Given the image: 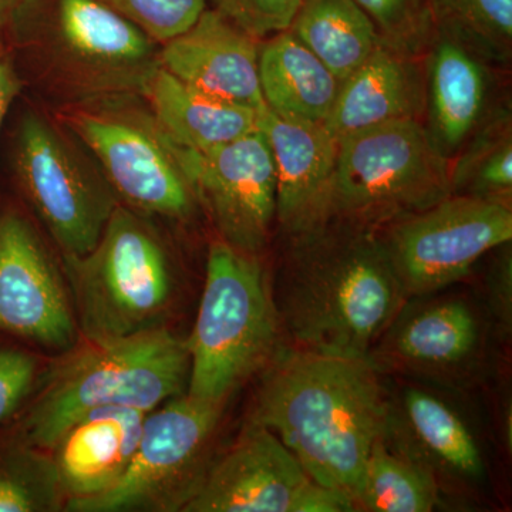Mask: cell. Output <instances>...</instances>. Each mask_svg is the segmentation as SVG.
I'll return each instance as SVG.
<instances>
[{
  "label": "cell",
  "mask_w": 512,
  "mask_h": 512,
  "mask_svg": "<svg viewBox=\"0 0 512 512\" xmlns=\"http://www.w3.org/2000/svg\"><path fill=\"white\" fill-rule=\"evenodd\" d=\"M288 237L271 285L282 332L296 348L369 359L409 299L380 228L328 217Z\"/></svg>",
  "instance_id": "cell-1"
},
{
  "label": "cell",
  "mask_w": 512,
  "mask_h": 512,
  "mask_svg": "<svg viewBox=\"0 0 512 512\" xmlns=\"http://www.w3.org/2000/svg\"><path fill=\"white\" fill-rule=\"evenodd\" d=\"M380 375L369 359L282 346L262 373L251 423L271 430L313 481L356 503L386 433L389 394Z\"/></svg>",
  "instance_id": "cell-2"
},
{
  "label": "cell",
  "mask_w": 512,
  "mask_h": 512,
  "mask_svg": "<svg viewBox=\"0 0 512 512\" xmlns=\"http://www.w3.org/2000/svg\"><path fill=\"white\" fill-rule=\"evenodd\" d=\"M84 342L67 350L42 377L13 427L22 443L49 451L70 424L92 410L130 407L150 413L187 390V343L165 326Z\"/></svg>",
  "instance_id": "cell-3"
},
{
  "label": "cell",
  "mask_w": 512,
  "mask_h": 512,
  "mask_svg": "<svg viewBox=\"0 0 512 512\" xmlns=\"http://www.w3.org/2000/svg\"><path fill=\"white\" fill-rule=\"evenodd\" d=\"M284 336L271 284L255 254L218 239L208 251L204 291L190 339L185 393L224 404L271 362Z\"/></svg>",
  "instance_id": "cell-4"
},
{
  "label": "cell",
  "mask_w": 512,
  "mask_h": 512,
  "mask_svg": "<svg viewBox=\"0 0 512 512\" xmlns=\"http://www.w3.org/2000/svg\"><path fill=\"white\" fill-rule=\"evenodd\" d=\"M79 332L86 340L164 328L173 308L170 256L140 212L117 204L96 247L63 256Z\"/></svg>",
  "instance_id": "cell-5"
},
{
  "label": "cell",
  "mask_w": 512,
  "mask_h": 512,
  "mask_svg": "<svg viewBox=\"0 0 512 512\" xmlns=\"http://www.w3.org/2000/svg\"><path fill=\"white\" fill-rule=\"evenodd\" d=\"M450 171L421 120L352 134L338 141L325 218L383 228L450 197Z\"/></svg>",
  "instance_id": "cell-6"
},
{
  "label": "cell",
  "mask_w": 512,
  "mask_h": 512,
  "mask_svg": "<svg viewBox=\"0 0 512 512\" xmlns=\"http://www.w3.org/2000/svg\"><path fill=\"white\" fill-rule=\"evenodd\" d=\"M222 406L180 394L144 420L126 473L104 493L70 498L73 512L183 511L211 466V444Z\"/></svg>",
  "instance_id": "cell-7"
},
{
  "label": "cell",
  "mask_w": 512,
  "mask_h": 512,
  "mask_svg": "<svg viewBox=\"0 0 512 512\" xmlns=\"http://www.w3.org/2000/svg\"><path fill=\"white\" fill-rule=\"evenodd\" d=\"M15 170L26 201L62 255L92 251L119 204L101 171L86 164L49 120L33 113L19 126Z\"/></svg>",
  "instance_id": "cell-8"
},
{
  "label": "cell",
  "mask_w": 512,
  "mask_h": 512,
  "mask_svg": "<svg viewBox=\"0 0 512 512\" xmlns=\"http://www.w3.org/2000/svg\"><path fill=\"white\" fill-rule=\"evenodd\" d=\"M407 298L456 284L488 252L512 239L511 205L451 194L380 228Z\"/></svg>",
  "instance_id": "cell-9"
},
{
  "label": "cell",
  "mask_w": 512,
  "mask_h": 512,
  "mask_svg": "<svg viewBox=\"0 0 512 512\" xmlns=\"http://www.w3.org/2000/svg\"><path fill=\"white\" fill-rule=\"evenodd\" d=\"M69 123L99 161L117 201L143 214L190 217L194 190L153 117L83 110Z\"/></svg>",
  "instance_id": "cell-10"
},
{
  "label": "cell",
  "mask_w": 512,
  "mask_h": 512,
  "mask_svg": "<svg viewBox=\"0 0 512 512\" xmlns=\"http://www.w3.org/2000/svg\"><path fill=\"white\" fill-rule=\"evenodd\" d=\"M47 46L83 93H146L160 49L143 30L99 0H46Z\"/></svg>",
  "instance_id": "cell-11"
},
{
  "label": "cell",
  "mask_w": 512,
  "mask_h": 512,
  "mask_svg": "<svg viewBox=\"0 0 512 512\" xmlns=\"http://www.w3.org/2000/svg\"><path fill=\"white\" fill-rule=\"evenodd\" d=\"M167 140L195 197L210 210L220 239L248 254L262 251L276 220L275 167L264 134L256 128L207 151Z\"/></svg>",
  "instance_id": "cell-12"
},
{
  "label": "cell",
  "mask_w": 512,
  "mask_h": 512,
  "mask_svg": "<svg viewBox=\"0 0 512 512\" xmlns=\"http://www.w3.org/2000/svg\"><path fill=\"white\" fill-rule=\"evenodd\" d=\"M487 330L483 315L457 295L407 299L369 353L383 372L461 384L473 379L484 359Z\"/></svg>",
  "instance_id": "cell-13"
},
{
  "label": "cell",
  "mask_w": 512,
  "mask_h": 512,
  "mask_svg": "<svg viewBox=\"0 0 512 512\" xmlns=\"http://www.w3.org/2000/svg\"><path fill=\"white\" fill-rule=\"evenodd\" d=\"M0 335L67 352L79 336L73 303L35 227L0 212Z\"/></svg>",
  "instance_id": "cell-14"
},
{
  "label": "cell",
  "mask_w": 512,
  "mask_h": 512,
  "mask_svg": "<svg viewBox=\"0 0 512 512\" xmlns=\"http://www.w3.org/2000/svg\"><path fill=\"white\" fill-rule=\"evenodd\" d=\"M313 480L281 440L249 423L211 463L183 512H303Z\"/></svg>",
  "instance_id": "cell-15"
},
{
  "label": "cell",
  "mask_w": 512,
  "mask_h": 512,
  "mask_svg": "<svg viewBox=\"0 0 512 512\" xmlns=\"http://www.w3.org/2000/svg\"><path fill=\"white\" fill-rule=\"evenodd\" d=\"M259 42L217 10L205 9L181 35L163 43L160 63L168 73L201 92L262 111Z\"/></svg>",
  "instance_id": "cell-16"
},
{
  "label": "cell",
  "mask_w": 512,
  "mask_h": 512,
  "mask_svg": "<svg viewBox=\"0 0 512 512\" xmlns=\"http://www.w3.org/2000/svg\"><path fill=\"white\" fill-rule=\"evenodd\" d=\"M276 175V220L286 234L325 218L338 141L323 124L285 119L265 107L258 113Z\"/></svg>",
  "instance_id": "cell-17"
},
{
  "label": "cell",
  "mask_w": 512,
  "mask_h": 512,
  "mask_svg": "<svg viewBox=\"0 0 512 512\" xmlns=\"http://www.w3.org/2000/svg\"><path fill=\"white\" fill-rule=\"evenodd\" d=\"M384 441L437 481L473 483L484 476L483 454L466 421L439 394L421 387H406L396 399L389 396Z\"/></svg>",
  "instance_id": "cell-18"
},
{
  "label": "cell",
  "mask_w": 512,
  "mask_h": 512,
  "mask_svg": "<svg viewBox=\"0 0 512 512\" xmlns=\"http://www.w3.org/2000/svg\"><path fill=\"white\" fill-rule=\"evenodd\" d=\"M426 55L423 126L451 161L490 113V74L483 57L443 30L436 29Z\"/></svg>",
  "instance_id": "cell-19"
},
{
  "label": "cell",
  "mask_w": 512,
  "mask_h": 512,
  "mask_svg": "<svg viewBox=\"0 0 512 512\" xmlns=\"http://www.w3.org/2000/svg\"><path fill=\"white\" fill-rule=\"evenodd\" d=\"M417 60L380 43L340 84L323 127L339 141L392 121L420 120L426 106V83Z\"/></svg>",
  "instance_id": "cell-20"
},
{
  "label": "cell",
  "mask_w": 512,
  "mask_h": 512,
  "mask_svg": "<svg viewBox=\"0 0 512 512\" xmlns=\"http://www.w3.org/2000/svg\"><path fill=\"white\" fill-rule=\"evenodd\" d=\"M147 414L130 407H104L70 424L50 450L67 500L104 493L123 477Z\"/></svg>",
  "instance_id": "cell-21"
},
{
  "label": "cell",
  "mask_w": 512,
  "mask_h": 512,
  "mask_svg": "<svg viewBox=\"0 0 512 512\" xmlns=\"http://www.w3.org/2000/svg\"><path fill=\"white\" fill-rule=\"evenodd\" d=\"M258 76L269 110L315 124L328 119L342 84L289 29L259 43Z\"/></svg>",
  "instance_id": "cell-22"
},
{
  "label": "cell",
  "mask_w": 512,
  "mask_h": 512,
  "mask_svg": "<svg viewBox=\"0 0 512 512\" xmlns=\"http://www.w3.org/2000/svg\"><path fill=\"white\" fill-rule=\"evenodd\" d=\"M153 119L177 146L207 151L258 128V113L201 92L160 67L148 83Z\"/></svg>",
  "instance_id": "cell-23"
},
{
  "label": "cell",
  "mask_w": 512,
  "mask_h": 512,
  "mask_svg": "<svg viewBox=\"0 0 512 512\" xmlns=\"http://www.w3.org/2000/svg\"><path fill=\"white\" fill-rule=\"evenodd\" d=\"M289 30L340 82L383 42L356 0H302Z\"/></svg>",
  "instance_id": "cell-24"
},
{
  "label": "cell",
  "mask_w": 512,
  "mask_h": 512,
  "mask_svg": "<svg viewBox=\"0 0 512 512\" xmlns=\"http://www.w3.org/2000/svg\"><path fill=\"white\" fill-rule=\"evenodd\" d=\"M451 191L511 205L512 126L510 111L493 110L451 160Z\"/></svg>",
  "instance_id": "cell-25"
},
{
  "label": "cell",
  "mask_w": 512,
  "mask_h": 512,
  "mask_svg": "<svg viewBox=\"0 0 512 512\" xmlns=\"http://www.w3.org/2000/svg\"><path fill=\"white\" fill-rule=\"evenodd\" d=\"M440 504V483L426 468L394 453L377 440L356 497L359 510L430 512Z\"/></svg>",
  "instance_id": "cell-26"
},
{
  "label": "cell",
  "mask_w": 512,
  "mask_h": 512,
  "mask_svg": "<svg viewBox=\"0 0 512 512\" xmlns=\"http://www.w3.org/2000/svg\"><path fill=\"white\" fill-rule=\"evenodd\" d=\"M67 497L55 461L9 433L0 437V512L63 510Z\"/></svg>",
  "instance_id": "cell-27"
},
{
  "label": "cell",
  "mask_w": 512,
  "mask_h": 512,
  "mask_svg": "<svg viewBox=\"0 0 512 512\" xmlns=\"http://www.w3.org/2000/svg\"><path fill=\"white\" fill-rule=\"evenodd\" d=\"M434 28L450 33L485 62H508L512 0H429Z\"/></svg>",
  "instance_id": "cell-28"
},
{
  "label": "cell",
  "mask_w": 512,
  "mask_h": 512,
  "mask_svg": "<svg viewBox=\"0 0 512 512\" xmlns=\"http://www.w3.org/2000/svg\"><path fill=\"white\" fill-rule=\"evenodd\" d=\"M375 23L384 45L412 57L426 55L433 40L429 0H356Z\"/></svg>",
  "instance_id": "cell-29"
},
{
  "label": "cell",
  "mask_w": 512,
  "mask_h": 512,
  "mask_svg": "<svg viewBox=\"0 0 512 512\" xmlns=\"http://www.w3.org/2000/svg\"><path fill=\"white\" fill-rule=\"evenodd\" d=\"M143 30L158 45L190 29L207 9V0H99Z\"/></svg>",
  "instance_id": "cell-30"
},
{
  "label": "cell",
  "mask_w": 512,
  "mask_h": 512,
  "mask_svg": "<svg viewBox=\"0 0 512 512\" xmlns=\"http://www.w3.org/2000/svg\"><path fill=\"white\" fill-rule=\"evenodd\" d=\"M37 360L15 343L0 342V430L19 419L36 390Z\"/></svg>",
  "instance_id": "cell-31"
},
{
  "label": "cell",
  "mask_w": 512,
  "mask_h": 512,
  "mask_svg": "<svg viewBox=\"0 0 512 512\" xmlns=\"http://www.w3.org/2000/svg\"><path fill=\"white\" fill-rule=\"evenodd\" d=\"M302 0H215V10L256 40L291 28Z\"/></svg>",
  "instance_id": "cell-32"
},
{
  "label": "cell",
  "mask_w": 512,
  "mask_h": 512,
  "mask_svg": "<svg viewBox=\"0 0 512 512\" xmlns=\"http://www.w3.org/2000/svg\"><path fill=\"white\" fill-rule=\"evenodd\" d=\"M511 242L501 245L500 255L491 269L490 282V306L498 325L505 335L511 333L512 323V262Z\"/></svg>",
  "instance_id": "cell-33"
},
{
  "label": "cell",
  "mask_w": 512,
  "mask_h": 512,
  "mask_svg": "<svg viewBox=\"0 0 512 512\" xmlns=\"http://www.w3.org/2000/svg\"><path fill=\"white\" fill-rule=\"evenodd\" d=\"M20 90H22V80L10 57L0 49V130Z\"/></svg>",
  "instance_id": "cell-34"
},
{
  "label": "cell",
  "mask_w": 512,
  "mask_h": 512,
  "mask_svg": "<svg viewBox=\"0 0 512 512\" xmlns=\"http://www.w3.org/2000/svg\"><path fill=\"white\" fill-rule=\"evenodd\" d=\"M25 0H0V45L6 29L18 18Z\"/></svg>",
  "instance_id": "cell-35"
}]
</instances>
